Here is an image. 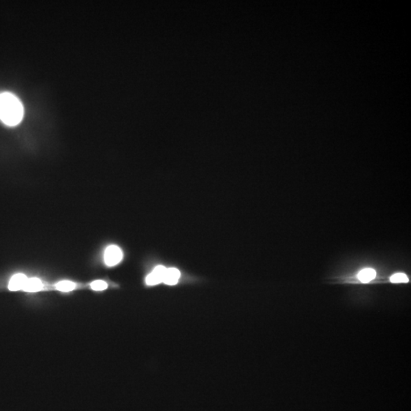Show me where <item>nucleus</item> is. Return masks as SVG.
Here are the masks:
<instances>
[{"instance_id": "nucleus-1", "label": "nucleus", "mask_w": 411, "mask_h": 411, "mask_svg": "<svg viewBox=\"0 0 411 411\" xmlns=\"http://www.w3.org/2000/svg\"><path fill=\"white\" fill-rule=\"evenodd\" d=\"M24 117V107L18 97L10 92L0 93V120L5 125L14 127Z\"/></svg>"}, {"instance_id": "nucleus-2", "label": "nucleus", "mask_w": 411, "mask_h": 411, "mask_svg": "<svg viewBox=\"0 0 411 411\" xmlns=\"http://www.w3.org/2000/svg\"><path fill=\"white\" fill-rule=\"evenodd\" d=\"M123 252L121 248L116 245H110L105 250L104 259L108 267H114L122 260Z\"/></svg>"}, {"instance_id": "nucleus-3", "label": "nucleus", "mask_w": 411, "mask_h": 411, "mask_svg": "<svg viewBox=\"0 0 411 411\" xmlns=\"http://www.w3.org/2000/svg\"><path fill=\"white\" fill-rule=\"evenodd\" d=\"M166 267L159 265L157 266L151 274H149L146 278V282L148 286H155L163 282L164 276H165Z\"/></svg>"}, {"instance_id": "nucleus-4", "label": "nucleus", "mask_w": 411, "mask_h": 411, "mask_svg": "<svg viewBox=\"0 0 411 411\" xmlns=\"http://www.w3.org/2000/svg\"><path fill=\"white\" fill-rule=\"evenodd\" d=\"M180 277H181V272L177 269L173 268V267L167 268L164 276L163 282L169 286H174L177 283Z\"/></svg>"}, {"instance_id": "nucleus-5", "label": "nucleus", "mask_w": 411, "mask_h": 411, "mask_svg": "<svg viewBox=\"0 0 411 411\" xmlns=\"http://www.w3.org/2000/svg\"><path fill=\"white\" fill-rule=\"evenodd\" d=\"M28 277L24 274H18L11 278L9 283V289L11 291H19L23 289Z\"/></svg>"}, {"instance_id": "nucleus-6", "label": "nucleus", "mask_w": 411, "mask_h": 411, "mask_svg": "<svg viewBox=\"0 0 411 411\" xmlns=\"http://www.w3.org/2000/svg\"><path fill=\"white\" fill-rule=\"evenodd\" d=\"M42 288H43V283L42 281L36 277H34L29 279L28 278L22 290L28 293H36L38 291L42 290Z\"/></svg>"}, {"instance_id": "nucleus-7", "label": "nucleus", "mask_w": 411, "mask_h": 411, "mask_svg": "<svg viewBox=\"0 0 411 411\" xmlns=\"http://www.w3.org/2000/svg\"><path fill=\"white\" fill-rule=\"evenodd\" d=\"M375 276H376V273H375L373 269L367 268L361 270L359 273L358 278L363 283H367V282H370V281L374 280Z\"/></svg>"}, {"instance_id": "nucleus-8", "label": "nucleus", "mask_w": 411, "mask_h": 411, "mask_svg": "<svg viewBox=\"0 0 411 411\" xmlns=\"http://www.w3.org/2000/svg\"><path fill=\"white\" fill-rule=\"evenodd\" d=\"M76 283L72 282V281H61V282H59L58 283L56 284V288H57V290L61 291V292H64V293L70 292V291H72L73 289H76Z\"/></svg>"}, {"instance_id": "nucleus-9", "label": "nucleus", "mask_w": 411, "mask_h": 411, "mask_svg": "<svg viewBox=\"0 0 411 411\" xmlns=\"http://www.w3.org/2000/svg\"><path fill=\"white\" fill-rule=\"evenodd\" d=\"M390 281L393 283H399V282H408L409 279L405 274H402V273H398V274H395L391 276Z\"/></svg>"}, {"instance_id": "nucleus-10", "label": "nucleus", "mask_w": 411, "mask_h": 411, "mask_svg": "<svg viewBox=\"0 0 411 411\" xmlns=\"http://www.w3.org/2000/svg\"><path fill=\"white\" fill-rule=\"evenodd\" d=\"M91 289H93L95 291H103L105 289H107L108 285L107 282H105L103 281H95L94 282H91Z\"/></svg>"}]
</instances>
